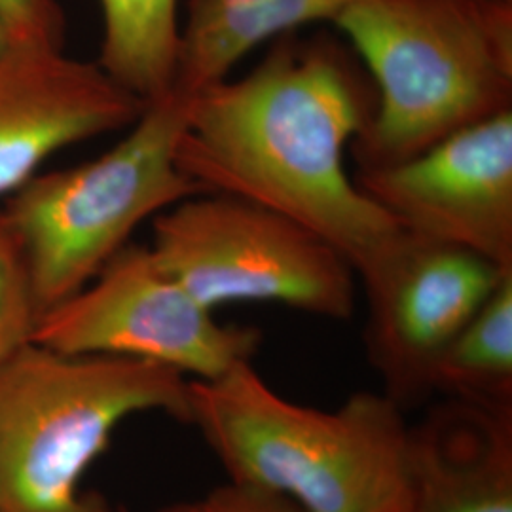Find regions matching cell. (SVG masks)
I'll return each mask as SVG.
<instances>
[{
    "label": "cell",
    "mask_w": 512,
    "mask_h": 512,
    "mask_svg": "<svg viewBox=\"0 0 512 512\" xmlns=\"http://www.w3.org/2000/svg\"><path fill=\"white\" fill-rule=\"evenodd\" d=\"M374 88L346 44L289 33L251 73L188 95L175 162L203 192L264 205L317 232L361 272L401 226L351 179L346 154Z\"/></svg>",
    "instance_id": "1"
},
{
    "label": "cell",
    "mask_w": 512,
    "mask_h": 512,
    "mask_svg": "<svg viewBox=\"0 0 512 512\" xmlns=\"http://www.w3.org/2000/svg\"><path fill=\"white\" fill-rule=\"evenodd\" d=\"M190 408L230 482L300 512L408 511L410 425L382 391L319 410L281 397L245 361L190 380Z\"/></svg>",
    "instance_id": "2"
},
{
    "label": "cell",
    "mask_w": 512,
    "mask_h": 512,
    "mask_svg": "<svg viewBox=\"0 0 512 512\" xmlns=\"http://www.w3.org/2000/svg\"><path fill=\"white\" fill-rule=\"evenodd\" d=\"M332 25L374 82V110L349 148L359 171L512 110V0H355Z\"/></svg>",
    "instance_id": "3"
},
{
    "label": "cell",
    "mask_w": 512,
    "mask_h": 512,
    "mask_svg": "<svg viewBox=\"0 0 512 512\" xmlns=\"http://www.w3.org/2000/svg\"><path fill=\"white\" fill-rule=\"evenodd\" d=\"M143 412L192 423L190 378L128 357L16 349L0 361V512H114L82 480Z\"/></svg>",
    "instance_id": "4"
},
{
    "label": "cell",
    "mask_w": 512,
    "mask_h": 512,
    "mask_svg": "<svg viewBox=\"0 0 512 512\" xmlns=\"http://www.w3.org/2000/svg\"><path fill=\"white\" fill-rule=\"evenodd\" d=\"M188 95L148 103L126 137L73 169L35 175L2 211L29 275L38 317L84 289L139 224L202 188L175 162Z\"/></svg>",
    "instance_id": "5"
},
{
    "label": "cell",
    "mask_w": 512,
    "mask_h": 512,
    "mask_svg": "<svg viewBox=\"0 0 512 512\" xmlns=\"http://www.w3.org/2000/svg\"><path fill=\"white\" fill-rule=\"evenodd\" d=\"M150 255L200 304L274 302L332 321L355 311L348 258L308 226L243 198L200 192L156 215Z\"/></svg>",
    "instance_id": "6"
},
{
    "label": "cell",
    "mask_w": 512,
    "mask_h": 512,
    "mask_svg": "<svg viewBox=\"0 0 512 512\" xmlns=\"http://www.w3.org/2000/svg\"><path fill=\"white\" fill-rule=\"evenodd\" d=\"M262 334L222 325L148 247L126 245L78 293L44 311L33 340L67 355H112L169 366L190 380H215L253 361Z\"/></svg>",
    "instance_id": "7"
},
{
    "label": "cell",
    "mask_w": 512,
    "mask_h": 512,
    "mask_svg": "<svg viewBox=\"0 0 512 512\" xmlns=\"http://www.w3.org/2000/svg\"><path fill=\"white\" fill-rule=\"evenodd\" d=\"M507 274L484 256L401 230L357 272L366 357L382 393L403 410L427 399L440 355Z\"/></svg>",
    "instance_id": "8"
},
{
    "label": "cell",
    "mask_w": 512,
    "mask_h": 512,
    "mask_svg": "<svg viewBox=\"0 0 512 512\" xmlns=\"http://www.w3.org/2000/svg\"><path fill=\"white\" fill-rule=\"evenodd\" d=\"M355 183L404 232L512 270V110Z\"/></svg>",
    "instance_id": "9"
},
{
    "label": "cell",
    "mask_w": 512,
    "mask_h": 512,
    "mask_svg": "<svg viewBox=\"0 0 512 512\" xmlns=\"http://www.w3.org/2000/svg\"><path fill=\"white\" fill-rule=\"evenodd\" d=\"M145 109L99 63L10 46L0 54V198L31 181L55 152L128 129Z\"/></svg>",
    "instance_id": "10"
},
{
    "label": "cell",
    "mask_w": 512,
    "mask_h": 512,
    "mask_svg": "<svg viewBox=\"0 0 512 512\" xmlns=\"http://www.w3.org/2000/svg\"><path fill=\"white\" fill-rule=\"evenodd\" d=\"M406 512H512V412L444 399L410 425Z\"/></svg>",
    "instance_id": "11"
},
{
    "label": "cell",
    "mask_w": 512,
    "mask_h": 512,
    "mask_svg": "<svg viewBox=\"0 0 512 512\" xmlns=\"http://www.w3.org/2000/svg\"><path fill=\"white\" fill-rule=\"evenodd\" d=\"M355 0H188L173 90L192 95L228 78L260 44L336 18Z\"/></svg>",
    "instance_id": "12"
},
{
    "label": "cell",
    "mask_w": 512,
    "mask_h": 512,
    "mask_svg": "<svg viewBox=\"0 0 512 512\" xmlns=\"http://www.w3.org/2000/svg\"><path fill=\"white\" fill-rule=\"evenodd\" d=\"M99 67L129 93L152 103L173 90L181 44L179 0H99Z\"/></svg>",
    "instance_id": "13"
},
{
    "label": "cell",
    "mask_w": 512,
    "mask_h": 512,
    "mask_svg": "<svg viewBox=\"0 0 512 512\" xmlns=\"http://www.w3.org/2000/svg\"><path fill=\"white\" fill-rule=\"evenodd\" d=\"M431 391L448 401L512 412V274L444 349Z\"/></svg>",
    "instance_id": "14"
},
{
    "label": "cell",
    "mask_w": 512,
    "mask_h": 512,
    "mask_svg": "<svg viewBox=\"0 0 512 512\" xmlns=\"http://www.w3.org/2000/svg\"><path fill=\"white\" fill-rule=\"evenodd\" d=\"M37 319L23 256L0 211V361L33 340Z\"/></svg>",
    "instance_id": "15"
},
{
    "label": "cell",
    "mask_w": 512,
    "mask_h": 512,
    "mask_svg": "<svg viewBox=\"0 0 512 512\" xmlns=\"http://www.w3.org/2000/svg\"><path fill=\"white\" fill-rule=\"evenodd\" d=\"M0 21L12 46L63 50L65 18L55 0H0Z\"/></svg>",
    "instance_id": "16"
},
{
    "label": "cell",
    "mask_w": 512,
    "mask_h": 512,
    "mask_svg": "<svg viewBox=\"0 0 512 512\" xmlns=\"http://www.w3.org/2000/svg\"><path fill=\"white\" fill-rule=\"evenodd\" d=\"M160 512H300L283 497L226 482L203 497L169 505Z\"/></svg>",
    "instance_id": "17"
},
{
    "label": "cell",
    "mask_w": 512,
    "mask_h": 512,
    "mask_svg": "<svg viewBox=\"0 0 512 512\" xmlns=\"http://www.w3.org/2000/svg\"><path fill=\"white\" fill-rule=\"evenodd\" d=\"M10 46H12V44H10V38H8V33H6V29H4L2 21H0V54H4Z\"/></svg>",
    "instance_id": "18"
}]
</instances>
